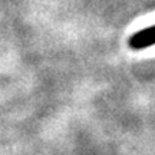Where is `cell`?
<instances>
[{"mask_svg": "<svg viewBox=\"0 0 155 155\" xmlns=\"http://www.w3.org/2000/svg\"><path fill=\"white\" fill-rule=\"evenodd\" d=\"M129 48L134 50H141L147 49L155 45V26L147 28L144 30H139L137 33H134L129 40H128Z\"/></svg>", "mask_w": 155, "mask_h": 155, "instance_id": "obj_1", "label": "cell"}]
</instances>
